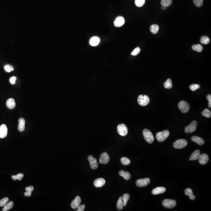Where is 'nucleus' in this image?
Returning <instances> with one entry per match:
<instances>
[{
	"label": "nucleus",
	"instance_id": "nucleus-1",
	"mask_svg": "<svg viewBox=\"0 0 211 211\" xmlns=\"http://www.w3.org/2000/svg\"><path fill=\"white\" fill-rule=\"evenodd\" d=\"M145 139L148 143H152L154 141V137L152 133L148 129H145L143 131Z\"/></svg>",
	"mask_w": 211,
	"mask_h": 211
},
{
	"label": "nucleus",
	"instance_id": "nucleus-2",
	"mask_svg": "<svg viewBox=\"0 0 211 211\" xmlns=\"http://www.w3.org/2000/svg\"><path fill=\"white\" fill-rule=\"evenodd\" d=\"M169 131L165 130L162 132L158 133L156 135V138L159 142H162L166 140L169 135Z\"/></svg>",
	"mask_w": 211,
	"mask_h": 211
},
{
	"label": "nucleus",
	"instance_id": "nucleus-3",
	"mask_svg": "<svg viewBox=\"0 0 211 211\" xmlns=\"http://www.w3.org/2000/svg\"><path fill=\"white\" fill-rule=\"evenodd\" d=\"M138 102L141 106H145L149 103L150 99L148 95H141L138 97Z\"/></svg>",
	"mask_w": 211,
	"mask_h": 211
},
{
	"label": "nucleus",
	"instance_id": "nucleus-4",
	"mask_svg": "<svg viewBox=\"0 0 211 211\" xmlns=\"http://www.w3.org/2000/svg\"><path fill=\"white\" fill-rule=\"evenodd\" d=\"M187 144V141L186 140H178L173 143V147L177 149H181L185 148Z\"/></svg>",
	"mask_w": 211,
	"mask_h": 211
},
{
	"label": "nucleus",
	"instance_id": "nucleus-5",
	"mask_svg": "<svg viewBox=\"0 0 211 211\" xmlns=\"http://www.w3.org/2000/svg\"><path fill=\"white\" fill-rule=\"evenodd\" d=\"M162 205L167 208H173L176 206V202L173 199H166L163 200Z\"/></svg>",
	"mask_w": 211,
	"mask_h": 211
},
{
	"label": "nucleus",
	"instance_id": "nucleus-6",
	"mask_svg": "<svg viewBox=\"0 0 211 211\" xmlns=\"http://www.w3.org/2000/svg\"><path fill=\"white\" fill-rule=\"evenodd\" d=\"M178 107L181 112L183 113L188 112L190 109V105L186 101L182 100L179 102Z\"/></svg>",
	"mask_w": 211,
	"mask_h": 211
},
{
	"label": "nucleus",
	"instance_id": "nucleus-7",
	"mask_svg": "<svg viewBox=\"0 0 211 211\" xmlns=\"http://www.w3.org/2000/svg\"><path fill=\"white\" fill-rule=\"evenodd\" d=\"M117 131L122 136H126L128 133V129L126 125L120 124L117 126Z\"/></svg>",
	"mask_w": 211,
	"mask_h": 211
},
{
	"label": "nucleus",
	"instance_id": "nucleus-8",
	"mask_svg": "<svg viewBox=\"0 0 211 211\" xmlns=\"http://www.w3.org/2000/svg\"><path fill=\"white\" fill-rule=\"evenodd\" d=\"M197 122L196 121H193L189 125V126L186 127L185 131L186 133L189 134L192 133L195 131L196 130Z\"/></svg>",
	"mask_w": 211,
	"mask_h": 211
},
{
	"label": "nucleus",
	"instance_id": "nucleus-9",
	"mask_svg": "<svg viewBox=\"0 0 211 211\" xmlns=\"http://www.w3.org/2000/svg\"><path fill=\"white\" fill-rule=\"evenodd\" d=\"M150 179L149 178L144 179H138L136 181V186L139 187H143L148 185L150 183Z\"/></svg>",
	"mask_w": 211,
	"mask_h": 211
},
{
	"label": "nucleus",
	"instance_id": "nucleus-10",
	"mask_svg": "<svg viewBox=\"0 0 211 211\" xmlns=\"http://www.w3.org/2000/svg\"><path fill=\"white\" fill-rule=\"evenodd\" d=\"M109 160L110 158L108 153L104 152L100 155L99 161L101 164H106L109 162Z\"/></svg>",
	"mask_w": 211,
	"mask_h": 211
},
{
	"label": "nucleus",
	"instance_id": "nucleus-11",
	"mask_svg": "<svg viewBox=\"0 0 211 211\" xmlns=\"http://www.w3.org/2000/svg\"><path fill=\"white\" fill-rule=\"evenodd\" d=\"M88 159L90 163L91 168L92 169H96L98 167V163L97 159L94 158L92 155L88 156Z\"/></svg>",
	"mask_w": 211,
	"mask_h": 211
},
{
	"label": "nucleus",
	"instance_id": "nucleus-12",
	"mask_svg": "<svg viewBox=\"0 0 211 211\" xmlns=\"http://www.w3.org/2000/svg\"><path fill=\"white\" fill-rule=\"evenodd\" d=\"M198 160L200 164L203 165H205L206 164L208 161V156L206 154L203 153V154H200Z\"/></svg>",
	"mask_w": 211,
	"mask_h": 211
},
{
	"label": "nucleus",
	"instance_id": "nucleus-13",
	"mask_svg": "<svg viewBox=\"0 0 211 211\" xmlns=\"http://www.w3.org/2000/svg\"><path fill=\"white\" fill-rule=\"evenodd\" d=\"M125 23V19L121 16L117 17L114 22V24L115 27H120L122 26Z\"/></svg>",
	"mask_w": 211,
	"mask_h": 211
},
{
	"label": "nucleus",
	"instance_id": "nucleus-14",
	"mask_svg": "<svg viewBox=\"0 0 211 211\" xmlns=\"http://www.w3.org/2000/svg\"><path fill=\"white\" fill-rule=\"evenodd\" d=\"M81 200L80 197L77 196L71 203V207L74 209L78 208V207L81 204Z\"/></svg>",
	"mask_w": 211,
	"mask_h": 211
},
{
	"label": "nucleus",
	"instance_id": "nucleus-15",
	"mask_svg": "<svg viewBox=\"0 0 211 211\" xmlns=\"http://www.w3.org/2000/svg\"><path fill=\"white\" fill-rule=\"evenodd\" d=\"M7 128L6 125L2 124L0 126V138L3 139L7 135Z\"/></svg>",
	"mask_w": 211,
	"mask_h": 211
},
{
	"label": "nucleus",
	"instance_id": "nucleus-16",
	"mask_svg": "<svg viewBox=\"0 0 211 211\" xmlns=\"http://www.w3.org/2000/svg\"><path fill=\"white\" fill-rule=\"evenodd\" d=\"M106 183V181L103 178H99L95 179L94 181V185L97 188H100L103 187Z\"/></svg>",
	"mask_w": 211,
	"mask_h": 211
},
{
	"label": "nucleus",
	"instance_id": "nucleus-17",
	"mask_svg": "<svg viewBox=\"0 0 211 211\" xmlns=\"http://www.w3.org/2000/svg\"><path fill=\"white\" fill-rule=\"evenodd\" d=\"M18 122H19L18 130L20 132H23L24 131L25 128V120L24 118H21L19 119Z\"/></svg>",
	"mask_w": 211,
	"mask_h": 211
},
{
	"label": "nucleus",
	"instance_id": "nucleus-18",
	"mask_svg": "<svg viewBox=\"0 0 211 211\" xmlns=\"http://www.w3.org/2000/svg\"><path fill=\"white\" fill-rule=\"evenodd\" d=\"M166 191V189L163 187H158L153 189L152 191L153 195H157L164 193Z\"/></svg>",
	"mask_w": 211,
	"mask_h": 211
},
{
	"label": "nucleus",
	"instance_id": "nucleus-19",
	"mask_svg": "<svg viewBox=\"0 0 211 211\" xmlns=\"http://www.w3.org/2000/svg\"><path fill=\"white\" fill-rule=\"evenodd\" d=\"M6 104L7 108L10 109H13L16 106L15 101L13 98H10L7 99Z\"/></svg>",
	"mask_w": 211,
	"mask_h": 211
},
{
	"label": "nucleus",
	"instance_id": "nucleus-20",
	"mask_svg": "<svg viewBox=\"0 0 211 211\" xmlns=\"http://www.w3.org/2000/svg\"><path fill=\"white\" fill-rule=\"evenodd\" d=\"M200 155V151L199 150H196L191 155L189 158V160L194 161L198 160Z\"/></svg>",
	"mask_w": 211,
	"mask_h": 211
},
{
	"label": "nucleus",
	"instance_id": "nucleus-21",
	"mask_svg": "<svg viewBox=\"0 0 211 211\" xmlns=\"http://www.w3.org/2000/svg\"><path fill=\"white\" fill-rule=\"evenodd\" d=\"M100 42V38L97 36H94L90 40V44L92 46H96Z\"/></svg>",
	"mask_w": 211,
	"mask_h": 211
},
{
	"label": "nucleus",
	"instance_id": "nucleus-22",
	"mask_svg": "<svg viewBox=\"0 0 211 211\" xmlns=\"http://www.w3.org/2000/svg\"><path fill=\"white\" fill-rule=\"evenodd\" d=\"M191 140L193 142H195L199 145H203L205 143V141L204 140L199 136H192L191 137Z\"/></svg>",
	"mask_w": 211,
	"mask_h": 211
},
{
	"label": "nucleus",
	"instance_id": "nucleus-23",
	"mask_svg": "<svg viewBox=\"0 0 211 211\" xmlns=\"http://www.w3.org/2000/svg\"><path fill=\"white\" fill-rule=\"evenodd\" d=\"M185 194L187 196H189V199L191 200H194L195 199V196L194 195L192 190L191 188H186L184 191Z\"/></svg>",
	"mask_w": 211,
	"mask_h": 211
},
{
	"label": "nucleus",
	"instance_id": "nucleus-24",
	"mask_svg": "<svg viewBox=\"0 0 211 211\" xmlns=\"http://www.w3.org/2000/svg\"><path fill=\"white\" fill-rule=\"evenodd\" d=\"M119 174L120 176H122L126 180H129L131 178V175L129 172H125L124 170H121L119 172Z\"/></svg>",
	"mask_w": 211,
	"mask_h": 211
},
{
	"label": "nucleus",
	"instance_id": "nucleus-25",
	"mask_svg": "<svg viewBox=\"0 0 211 211\" xmlns=\"http://www.w3.org/2000/svg\"><path fill=\"white\" fill-rule=\"evenodd\" d=\"M150 31L153 34H156L158 33L159 30V26L157 24H154L151 25L150 28Z\"/></svg>",
	"mask_w": 211,
	"mask_h": 211
},
{
	"label": "nucleus",
	"instance_id": "nucleus-26",
	"mask_svg": "<svg viewBox=\"0 0 211 211\" xmlns=\"http://www.w3.org/2000/svg\"><path fill=\"white\" fill-rule=\"evenodd\" d=\"M14 206V203L13 201H10L9 203H7L4 206L3 208L2 209L3 211H7L11 209Z\"/></svg>",
	"mask_w": 211,
	"mask_h": 211
},
{
	"label": "nucleus",
	"instance_id": "nucleus-27",
	"mask_svg": "<svg viewBox=\"0 0 211 211\" xmlns=\"http://www.w3.org/2000/svg\"><path fill=\"white\" fill-rule=\"evenodd\" d=\"M122 197L123 199V206H126L127 204V202L130 199V194H124Z\"/></svg>",
	"mask_w": 211,
	"mask_h": 211
},
{
	"label": "nucleus",
	"instance_id": "nucleus-28",
	"mask_svg": "<svg viewBox=\"0 0 211 211\" xmlns=\"http://www.w3.org/2000/svg\"><path fill=\"white\" fill-rule=\"evenodd\" d=\"M192 49L194 51L199 52H201L203 49V47L200 44L193 45L192 46Z\"/></svg>",
	"mask_w": 211,
	"mask_h": 211
},
{
	"label": "nucleus",
	"instance_id": "nucleus-29",
	"mask_svg": "<svg viewBox=\"0 0 211 211\" xmlns=\"http://www.w3.org/2000/svg\"><path fill=\"white\" fill-rule=\"evenodd\" d=\"M123 203L122 197H120L118 199L117 204V207L118 210H122L123 209Z\"/></svg>",
	"mask_w": 211,
	"mask_h": 211
},
{
	"label": "nucleus",
	"instance_id": "nucleus-30",
	"mask_svg": "<svg viewBox=\"0 0 211 211\" xmlns=\"http://www.w3.org/2000/svg\"><path fill=\"white\" fill-rule=\"evenodd\" d=\"M172 80L170 79H168L164 83V86L165 88L167 89H170L172 87Z\"/></svg>",
	"mask_w": 211,
	"mask_h": 211
},
{
	"label": "nucleus",
	"instance_id": "nucleus-31",
	"mask_svg": "<svg viewBox=\"0 0 211 211\" xmlns=\"http://www.w3.org/2000/svg\"><path fill=\"white\" fill-rule=\"evenodd\" d=\"M172 3V0H161V4L162 6L167 7L171 6Z\"/></svg>",
	"mask_w": 211,
	"mask_h": 211
},
{
	"label": "nucleus",
	"instance_id": "nucleus-32",
	"mask_svg": "<svg viewBox=\"0 0 211 211\" xmlns=\"http://www.w3.org/2000/svg\"><path fill=\"white\" fill-rule=\"evenodd\" d=\"M209 41L210 40H209V38L207 36H203L200 38V42L202 44L206 45L209 43Z\"/></svg>",
	"mask_w": 211,
	"mask_h": 211
},
{
	"label": "nucleus",
	"instance_id": "nucleus-33",
	"mask_svg": "<svg viewBox=\"0 0 211 211\" xmlns=\"http://www.w3.org/2000/svg\"><path fill=\"white\" fill-rule=\"evenodd\" d=\"M121 162L124 166H127L130 163L131 161L126 157H122L121 158Z\"/></svg>",
	"mask_w": 211,
	"mask_h": 211
},
{
	"label": "nucleus",
	"instance_id": "nucleus-34",
	"mask_svg": "<svg viewBox=\"0 0 211 211\" xmlns=\"http://www.w3.org/2000/svg\"><path fill=\"white\" fill-rule=\"evenodd\" d=\"M24 175L22 173H19L16 175H13L12 176V178L13 180H18L19 181H21L24 178Z\"/></svg>",
	"mask_w": 211,
	"mask_h": 211
},
{
	"label": "nucleus",
	"instance_id": "nucleus-35",
	"mask_svg": "<svg viewBox=\"0 0 211 211\" xmlns=\"http://www.w3.org/2000/svg\"><path fill=\"white\" fill-rule=\"evenodd\" d=\"M202 115L204 117L210 118L211 116V112L208 109H205L202 113Z\"/></svg>",
	"mask_w": 211,
	"mask_h": 211
},
{
	"label": "nucleus",
	"instance_id": "nucleus-36",
	"mask_svg": "<svg viewBox=\"0 0 211 211\" xmlns=\"http://www.w3.org/2000/svg\"><path fill=\"white\" fill-rule=\"evenodd\" d=\"M145 0H135V4L136 6L141 7L145 4Z\"/></svg>",
	"mask_w": 211,
	"mask_h": 211
},
{
	"label": "nucleus",
	"instance_id": "nucleus-37",
	"mask_svg": "<svg viewBox=\"0 0 211 211\" xmlns=\"http://www.w3.org/2000/svg\"><path fill=\"white\" fill-rule=\"evenodd\" d=\"M9 201V199L7 197H5L2 199L0 200V206H4Z\"/></svg>",
	"mask_w": 211,
	"mask_h": 211
},
{
	"label": "nucleus",
	"instance_id": "nucleus-38",
	"mask_svg": "<svg viewBox=\"0 0 211 211\" xmlns=\"http://www.w3.org/2000/svg\"><path fill=\"white\" fill-rule=\"evenodd\" d=\"M200 88V86L198 84H191L190 85V89L191 90L195 91Z\"/></svg>",
	"mask_w": 211,
	"mask_h": 211
},
{
	"label": "nucleus",
	"instance_id": "nucleus-39",
	"mask_svg": "<svg viewBox=\"0 0 211 211\" xmlns=\"http://www.w3.org/2000/svg\"><path fill=\"white\" fill-rule=\"evenodd\" d=\"M204 0H193L194 3L196 6L198 7L202 6Z\"/></svg>",
	"mask_w": 211,
	"mask_h": 211
},
{
	"label": "nucleus",
	"instance_id": "nucleus-40",
	"mask_svg": "<svg viewBox=\"0 0 211 211\" xmlns=\"http://www.w3.org/2000/svg\"><path fill=\"white\" fill-rule=\"evenodd\" d=\"M4 68L6 72H10L11 71H13L14 70V69L13 66L10 65H7L6 66H4Z\"/></svg>",
	"mask_w": 211,
	"mask_h": 211
},
{
	"label": "nucleus",
	"instance_id": "nucleus-41",
	"mask_svg": "<svg viewBox=\"0 0 211 211\" xmlns=\"http://www.w3.org/2000/svg\"><path fill=\"white\" fill-rule=\"evenodd\" d=\"M140 47H137L131 52V55L133 56L137 55L140 52Z\"/></svg>",
	"mask_w": 211,
	"mask_h": 211
},
{
	"label": "nucleus",
	"instance_id": "nucleus-42",
	"mask_svg": "<svg viewBox=\"0 0 211 211\" xmlns=\"http://www.w3.org/2000/svg\"><path fill=\"white\" fill-rule=\"evenodd\" d=\"M208 100V107L209 108H211V94H208L206 96Z\"/></svg>",
	"mask_w": 211,
	"mask_h": 211
},
{
	"label": "nucleus",
	"instance_id": "nucleus-43",
	"mask_svg": "<svg viewBox=\"0 0 211 211\" xmlns=\"http://www.w3.org/2000/svg\"><path fill=\"white\" fill-rule=\"evenodd\" d=\"M85 208V205H81L78 208V210L77 211H84Z\"/></svg>",
	"mask_w": 211,
	"mask_h": 211
},
{
	"label": "nucleus",
	"instance_id": "nucleus-44",
	"mask_svg": "<svg viewBox=\"0 0 211 211\" xmlns=\"http://www.w3.org/2000/svg\"><path fill=\"white\" fill-rule=\"evenodd\" d=\"M34 190V187L32 186H29L25 188V190L27 191H30L31 192H32Z\"/></svg>",
	"mask_w": 211,
	"mask_h": 211
},
{
	"label": "nucleus",
	"instance_id": "nucleus-45",
	"mask_svg": "<svg viewBox=\"0 0 211 211\" xmlns=\"http://www.w3.org/2000/svg\"><path fill=\"white\" fill-rule=\"evenodd\" d=\"M16 79V78L15 77L13 76L10 79V82L12 83V84H14L15 83Z\"/></svg>",
	"mask_w": 211,
	"mask_h": 211
},
{
	"label": "nucleus",
	"instance_id": "nucleus-46",
	"mask_svg": "<svg viewBox=\"0 0 211 211\" xmlns=\"http://www.w3.org/2000/svg\"><path fill=\"white\" fill-rule=\"evenodd\" d=\"M31 194H32V192L26 191L25 192L24 196L25 197H30L31 196Z\"/></svg>",
	"mask_w": 211,
	"mask_h": 211
},
{
	"label": "nucleus",
	"instance_id": "nucleus-47",
	"mask_svg": "<svg viewBox=\"0 0 211 211\" xmlns=\"http://www.w3.org/2000/svg\"><path fill=\"white\" fill-rule=\"evenodd\" d=\"M161 8H162V10H167V7L166 6H162L161 7Z\"/></svg>",
	"mask_w": 211,
	"mask_h": 211
}]
</instances>
